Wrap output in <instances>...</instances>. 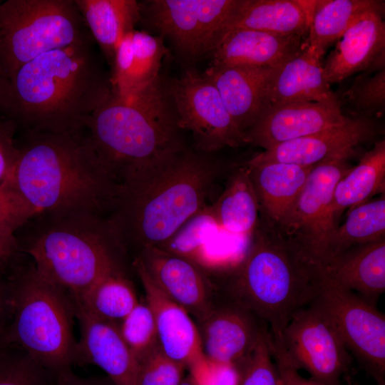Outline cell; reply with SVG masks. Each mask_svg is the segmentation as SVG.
<instances>
[{"label":"cell","mask_w":385,"mask_h":385,"mask_svg":"<svg viewBox=\"0 0 385 385\" xmlns=\"http://www.w3.org/2000/svg\"><path fill=\"white\" fill-rule=\"evenodd\" d=\"M95 41L43 53L4 83L0 114L20 131L73 133L86 129L112 93Z\"/></svg>","instance_id":"obj_1"},{"label":"cell","mask_w":385,"mask_h":385,"mask_svg":"<svg viewBox=\"0 0 385 385\" xmlns=\"http://www.w3.org/2000/svg\"><path fill=\"white\" fill-rule=\"evenodd\" d=\"M21 135L16 136V160L6 179L36 215L108 216L117 185L86 129Z\"/></svg>","instance_id":"obj_2"},{"label":"cell","mask_w":385,"mask_h":385,"mask_svg":"<svg viewBox=\"0 0 385 385\" xmlns=\"http://www.w3.org/2000/svg\"><path fill=\"white\" fill-rule=\"evenodd\" d=\"M223 171L210 157L185 149L152 175L120 185L106 220L124 253L137 255L167 241L208 205Z\"/></svg>","instance_id":"obj_3"},{"label":"cell","mask_w":385,"mask_h":385,"mask_svg":"<svg viewBox=\"0 0 385 385\" xmlns=\"http://www.w3.org/2000/svg\"><path fill=\"white\" fill-rule=\"evenodd\" d=\"M219 273L224 297L253 313L274 337L315 299L323 278L318 264L260 218L240 258Z\"/></svg>","instance_id":"obj_4"},{"label":"cell","mask_w":385,"mask_h":385,"mask_svg":"<svg viewBox=\"0 0 385 385\" xmlns=\"http://www.w3.org/2000/svg\"><path fill=\"white\" fill-rule=\"evenodd\" d=\"M86 131L117 187L152 175L186 149L159 80L130 98L112 92Z\"/></svg>","instance_id":"obj_5"},{"label":"cell","mask_w":385,"mask_h":385,"mask_svg":"<svg viewBox=\"0 0 385 385\" xmlns=\"http://www.w3.org/2000/svg\"><path fill=\"white\" fill-rule=\"evenodd\" d=\"M15 237L19 251L73 304L103 277L124 268L125 253L106 217L38 213Z\"/></svg>","instance_id":"obj_6"},{"label":"cell","mask_w":385,"mask_h":385,"mask_svg":"<svg viewBox=\"0 0 385 385\" xmlns=\"http://www.w3.org/2000/svg\"><path fill=\"white\" fill-rule=\"evenodd\" d=\"M9 277L11 309L5 342L24 351L51 374L72 369L77 345L73 302L26 256Z\"/></svg>","instance_id":"obj_7"},{"label":"cell","mask_w":385,"mask_h":385,"mask_svg":"<svg viewBox=\"0 0 385 385\" xmlns=\"http://www.w3.org/2000/svg\"><path fill=\"white\" fill-rule=\"evenodd\" d=\"M94 41L75 0H6L0 4V74L6 81L51 51Z\"/></svg>","instance_id":"obj_8"},{"label":"cell","mask_w":385,"mask_h":385,"mask_svg":"<svg viewBox=\"0 0 385 385\" xmlns=\"http://www.w3.org/2000/svg\"><path fill=\"white\" fill-rule=\"evenodd\" d=\"M312 302L331 322L349 353L378 384L384 383L385 317L376 303L339 287L324 274Z\"/></svg>","instance_id":"obj_9"},{"label":"cell","mask_w":385,"mask_h":385,"mask_svg":"<svg viewBox=\"0 0 385 385\" xmlns=\"http://www.w3.org/2000/svg\"><path fill=\"white\" fill-rule=\"evenodd\" d=\"M351 155L339 156L312 168L294 207L278 229L321 267L337 228L331 212L334 188L351 169Z\"/></svg>","instance_id":"obj_10"},{"label":"cell","mask_w":385,"mask_h":385,"mask_svg":"<svg viewBox=\"0 0 385 385\" xmlns=\"http://www.w3.org/2000/svg\"><path fill=\"white\" fill-rule=\"evenodd\" d=\"M237 0H153L140 3L143 20L184 56L210 54Z\"/></svg>","instance_id":"obj_11"},{"label":"cell","mask_w":385,"mask_h":385,"mask_svg":"<svg viewBox=\"0 0 385 385\" xmlns=\"http://www.w3.org/2000/svg\"><path fill=\"white\" fill-rule=\"evenodd\" d=\"M168 91L178 127L191 133L197 150L212 153L246 145L217 89L203 74L188 69Z\"/></svg>","instance_id":"obj_12"},{"label":"cell","mask_w":385,"mask_h":385,"mask_svg":"<svg viewBox=\"0 0 385 385\" xmlns=\"http://www.w3.org/2000/svg\"><path fill=\"white\" fill-rule=\"evenodd\" d=\"M272 337L293 364L308 372L311 379L322 385H341L351 364V354L313 302L297 312L279 336Z\"/></svg>","instance_id":"obj_13"},{"label":"cell","mask_w":385,"mask_h":385,"mask_svg":"<svg viewBox=\"0 0 385 385\" xmlns=\"http://www.w3.org/2000/svg\"><path fill=\"white\" fill-rule=\"evenodd\" d=\"M202 350L212 361L236 368L252 353L267 326L250 311L224 297L197 321Z\"/></svg>","instance_id":"obj_14"},{"label":"cell","mask_w":385,"mask_h":385,"mask_svg":"<svg viewBox=\"0 0 385 385\" xmlns=\"http://www.w3.org/2000/svg\"><path fill=\"white\" fill-rule=\"evenodd\" d=\"M340 103L299 102L266 108L245 133L246 144L265 150L346 123Z\"/></svg>","instance_id":"obj_15"},{"label":"cell","mask_w":385,"mask_h":385,"mask_svg":"<svg viewBox=\"0 0 385 385\" xmlns=\"http://www.w3.org/2000/svg\"><path fill=\"white\" fill-rule=\"evenodd\" d=\"M372 119L350 118L344 124L310 135L282 143L256 154L250 164L282 163L314 166L339 156L351 155L354 148L377 134Z\"/></svg>","instance_id":"obj_16"},{"label":"cell","mask_w":385,"mask_h":385,"mask_svg":"<svg viewBox=\"0 0 385 385\" xmlns=\"http://www.w3.org/2000/svg\"><path fill=\"white\" fill-rule=\"evenodd\" d=\"M134 257L159 289L197 321L212 308V284L195 263L155 247L145 248Z\"/></svg>","instance_id":"obj_17"},{"label":"cell","mask_w":385,"mask_h":385,"mask_svg":"<svg viewBox=\"0 0 385 385\" xmlns=\"http://www.w3.org/2000/svg\"><path fill=\"white\" fill-rule=\"evenodd\" d=\"M80 327L76 364H93L114 385H137L139 364L123 340L118 325L96 318L74 306Z\"/></svg>","instance_id":"obj_18"},{"label":"cell","mask_w":385,"mask_h":385,"mask_svg":"<svg viewBox=\"0 0 385 385\" xmlns=\"http://www.w3.org/2000/svg\"><path fill=\"white\" fill-rule=\"evenodd\" d=\"M384 13L366 12L344 32L323 66L324 78L329 85L339 83L359 71L384 68Z\"/></svg>","instance_id":"obj_19"},{"label":"cell","mask_w":385,"mask_h":385,"mask_svg":"<svg viewBox=\"0 0 385 385\" xmlns=\"http://www.w3.org/2000/svg\"><path fill=\"white\" fill-rule=\"evenodd\" d=\"M132 266L153 313L161 349L170 359L189 366L203 354L197 325L183 307L159 289L138 258H133Z\"/></svg>","instance_id":"obj_20"},{"label":"cell","mask_w":385,"mask_h":385,"mask_svg":"<svg viewBox=\"0 0 385 385\" xmlns=\"http://www.w3.org/2000/svg\"><path fill=\"white\" fill-rule=\"evenodd\" d=\"M306 38L249 29H232L221 33L212 51L213 66L276 68L299 53Z\"/></svg>","instance_id":"obj_21"},{"label":"cell","mask_w":385,"mask_h":385,"mask_svg":"<svg viewBox=\"0 0 385 385\" xmlns=\"http://www.w3.org/2000/svg\"><path fill=\"white\" fill-rule=\"evenodd\" d=\"M321 59L306 43L299 53L273 69L266 84L265 109L299 102L339 103L324 78Z\"/></svg>","instance_id":"obj_22"},{"label":"cell","mask_w":385,"mask_h":385,"mask_svg":"<svg viewBox=\"0 0 385 385\" xmlns=\"http://www.w3.org/2000/svg\"><path fill=\"white\" fill-rule=\"evenodd\" d=\"M165 53L163 38L135 29L125 34L116 48L111 66L112 92L130 98L158 81Z\"/></svg>","instance_id":"obj_23"},{"label":"cell","mask_w":385,"mask_h":385,"mask_svg":"<svg viewBox=\"0 0 385 385\" xmlns=\"http://www.w3.org/2000/svg\"><path fill=\"white\" fill-rule=\"evenodd\" d=\"M272 70L210 66L203 73L217 89L228 112L244 135L265 109V88Z\"/></svg>","instance_id":"obj_24"},{"label":"cell","mask_w":385,"mask_h":385,"mask_svg":"<svg viewBox=\"0 0 385 385\" xmlns=\"http://www.w3.org/2000/svg\"><path fill=\"white\" fill-rule=\"evenodd\" d=\"M244 164L258 201L260 218L279 227L292 212L313 166L282 163Z\"/></svg>","instance_id":"obj_25"},{"label":"cell","mask_w":385,"mask_h":385,"mask_svg":"<svg viewBox=\"0 0 385 385\" xmlns=\"http://www.w3.org/2000/svg\"><path fill=\"white\" fill-rule=\"evenodd\" d=\"M322 270L335 284L376 303L385 291V238L352 246Z\"/></svg>","instance_id":"obj_26"},{"label":"cell","mask_w":385,"mask_h":385,"mask_svg":"<svg viewBox=\"0 0 385 385\" xmlns=\"http://www.w3.org/2000/svg\"><path fill=\"white\" fill-rule=\"evenodd\" d=\"M309 24V1L237 0L222 32L240 28L307 38Z\"/></svg>","instance_id":"obj_27"},{"label":"cell","mask_w":385,"mask_h":385,"mask_svg":"<svg viewBox=\"0 0 385 385\" xmlns=\"http://www.w3.org/2000/svg\"><path fill=\"white\" fill-rule=\"evenodd\" d=\"M103 57L112 66L117 46L140 21L135 0H75Z\"/></svg>","instance_id":"obj_28"},{"label":"cell","mask_w":385,"mask_h":385,"mask_svg":"<svg viewBox=\"0 0 385 385\" xmlns=\"http://www.w3.org/2000/svg\"><path fill=\"white\" fill-rule=\"evenodd\" d=\"M384 12V1L376 0L309 1L307 46L322 57L325 49L339 39L349 25L361 14Z\"/></svg>","instance_id":"obj_29"},{"label":"cell","mask_w":385,"mask_h":385,"mask_svg":"<svg viewBox=\"0 0 385 385\" xmlns=\"http://www.w3.org/2000/svg\"><path fill=\"white\" fill-rule=\"evenodd\" d=\"M212 207L222 230L247 238L252 234L260 221V208L244 163L233 168Z\"/></svg>","instance_id":"obj_30"},{"label":"cell","mask_w":385,"mask_h":385,"mask_svg":"<svg viewBox=\"0 0 385 385\" xmlns=\"http://www.w3.org/2000/svg\"><path fill=\"white\" fill-rule=\"evenodd\" d=\"M385 140L376 142L360 159L358 165L337 183L334 188L331 212L337 225L342 213L369 201L379 192H384Z\"/></svg>","instance_id":"obj_31"},{"label":"cell","mask_w":385,"mask_h":385,"mask_svg":"<svg viewBox=\"0 0 385 385\" xmlns=\"http://www.w3.org/2000/svg\"><path fill=\"white\" fill-rule=\"evenodd\" d=\"M138 302L133 284L122 268L100 279L73 305L118 325Z\"/></svg>","instance_id":"obj_32"},{"label":"cell","mask_w":385,"mask_h":385,"mask_svg":"<svg viewBox=\"0 0 385 385\" xmlns=\"http://www.w3.org/2000/svg\"><path fill=\"white\" fill-rule=\"evenodd\" d=\"M384 238V194L377 200L368 201L349 210L346 220L342 225L337 227L331 237L324 264L332 257L352 246Z\"/></svg>","instance_id":"obj_33"},{"label":"cell","mask_w":385,"mask_h":385,"mask_svg":"<svg viewBox=\"0 0 385 385\" xmlns=\"http://www.w3.org/2000/svg\"><path fill=\"white\" fill-rule=\"evenodd\" d=\"M221 230L212 205H207L187 220L167 241L155 247L196 265L204 245Z\"/></svg>","instance_id":"obj_34"},{"label":"cell","mask_w":385,"mask_h":385,"mask_svg":"<svg viewBox=\"0 0 385 385\" xmlns=\"http://www.w3.org/2000/svg\"><path fill=\"white\" fill-rule=\"evenodd\" d=\"M352 118L372 119L380 117L385 108V70L370 69L362 72L339 100Z\"/></svg>","instance_id":"obj_35"},{"label":"cell","mask_w":385,"mask_h":385,"mask_svg":"<svg viewBox=\"0 0 385 385\" xmlns=\"http://www.w3.org/2000/svg\"><path fill=\"white\" fill-rule=\"evenodd\" d=\"M118 328L138 364L160 346L154 317L145 301H139Z\"/></svg>","instance_id":"obj_36"},{"label":"cell","mask_w":385,"mask_h":385,"mask_svg":"<svg viewBox=\"0 0 385 385\" xmlns=\"http://www.w3.org/2000/svg\"><path fill=\"white\" fill-rule=\"evenodd\" d=\"M51 378L20 348L6 342L0 346V385H50Z\"/></svg>","instance_id":"obj_37"},{"label":"cell","mask_w":385,"mask_h":385,"mask_svg":"<svg viewBox=\"0 0 385 385\" xmlns=\"http://www.w3.org/2000/svg\"><path fill=\"white\" fill-rule=\"evenodd\" d=\"M237 369L240 374L239 385H279L278 371L271 351L269 329Z\"/></svg>","instance_id":"obj_38"},{"label":"cell","mask_w":385,"mask_h":385,"mask_svg":"<svg viewBox=\"0 0 385 385\" xmlns=\"http://www.w3.org/2000/svg\"><path fill=\"white\" fill-rule=\"evenodd\" d=\"M184 367L159 346L139 363L137 385H180Z\"/></svg>","instance_id":"obj_39"},{"label":"cell","mask_w":385,"mask_h":385,"mask_svg":"<svg viewBox=\"0 0 385 385\" xmlns=\"http://www.w3.org/2000/svg\"><path fill=\"white\" fill-rule=\"evenodd\" d=\"M35 215L7 179L0 183V233L15 236L16 232Z\"/></svg>","instance_id":"obj_40"},{"label":"cell","mask_w":385,"mask_h":385,"mask_svg":"<svg viewBox=\"0 0 385 385\" xmlns=\"http://www.w3.org/2000/svg\"><path fill=\"white\" fill-rule=\"evenodd\" d=\"M188 367L198 385H239L240 374L235 366L210 360L204 354Z\"/></svg>","instance_id":"obj_41"},{"label":"cell","mask_w":385,"mask_h":385,"mask_svg":"<svg viewBox=\"0 0 385 385\" xmlns=\"http://www.w3.org/2000/svg\"><path fill=\"white\" fill-rule=\"evenodd\" d=\"M18 130L12 119L0 114V183L9 177L15 165Z\"/></svg>","instance_id":"obj_42"},{"label":"cell","mask_w":385,"mask_h":385,"mask_svg":"<svg viewBox=\"0 0 385 385\" xmlns=\"http://www.w3.org/2000/svg\"><path fill=\"white\" fill-rule=\"evenodd\" d=\"M272 354L275 362L279 385H322L312 379L303 377L284 351L279 340L270 335Z\"/></svg>","instance_id":"obj_43"},{"label":"cell","mask_w":385,"mask_h":385,"mask_svg":"<svg viewBox=\"0 0 385 385\" xmlns=\"http://www.w3.org/2000/svg\"><path fill=\"white\" fill-rule=\"evenodd\" d=\"M24 258L16 237L0 233V270L9 274Z\"/></svg>","instance_id":"obj_44"},{"label":"cell","mask_w":385,"mask_h":385,"mask_svg":"<svg viewBox=\"0 0 385 385\" xmlns=\"http://www.w3.org/2000/svg\"><path fill=\"white\" fill-rule=\"evenodd\" d=\"M11 282L9 274L0 270V333L4 334L11 319Z\"/></svg>","instance_id":"obj_45"},{"label":"cell","mask_w":385,"mask_h":385,"mask_svg":"<svg viewBox=\"0 0 385 385\" xmlns=\"http://www.w3.org/2000/svg\"><path fill=\"white\" fill-rule=\"evenodd\" d=\"M50 385H109L103 380L93 377H81L75 374L72 369L58 374H52ZM112 385H114L112 384Z\"/></svg>","instance_id":"obj_46"},{"label":"cell","mask_w":385,"mask_h":385,"mask_svg":"<svg viewBox=\"0 0 385 385\" xmlns=\"http://www.w3.org/2000/svg\"><path fill=\"white\" fill-rule=\"evenodd\" d=\"M180 385H198L192 378L189 376L187 378L183 379Z\"/></svg>","instance_id":"obj_47"},{"label":"cell","mask_w":385,"mask_h":385,"mask_svg":"<svg viewBox=\"0 0 385 385\" xmlns=\"http://www.w3.org/2000/svg\"><path fill=\"white\" fill-rule=\"evenodd\" d=\"M4 83H5V81L0 74V111H1V100H2Z\"/></svg>","instance_id":"obj_48"},{"label":"cell","mask_w":385,"mask_h":385,"mask_svg":"<svg viewBox=\"0 0 385 385\" xmlns=\"http://www.w3.org/2000/svg\"><path fill=\"white\" fill-rule=\"evenodd\" d=\"M5 343V341L4 339V334L0 333V346Z\"/></svg>","instance_id":"obj_49"},{"label":"cell","mask_w":385,"mask_h":385,"mask_svg":"<svg viewBox=\"0 0 385 385\" xmlns=\"http://www.w3.org/2000/svg\"><path fill=\"white\" fill-rule=\"evenodd\" d=\"M2 1L0 0V4L1 3Z\"/></svg>","instance_id":"obj_50"}]
</instances>
